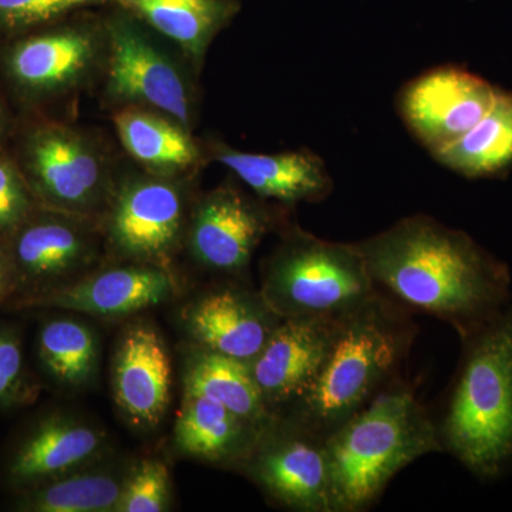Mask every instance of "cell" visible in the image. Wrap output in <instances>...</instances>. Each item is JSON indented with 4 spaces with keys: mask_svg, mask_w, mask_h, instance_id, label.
Returning a JSON list of instances; mask_svg holds the SVG:
<instances>
[{
    "mask_svg": "<svg viewBox=\"0 0 512 512\" xmlns=\"http://www.w3.org/2000/svg\"><path fill=\"white\" fill-rule=\"evenodd\" d=\"M13 37L2 53L3 73L30 103L76 92L106 67L104 22H56Z\"/></svg>",
    "mask_w": 512,
    "mask_h": 512,
    "instance_id": "cell-8",
    "label": "cell"
},
{
    "mask_svg": "<svg viewBox=\"0 0 512 512\" xmlns=\"http://www.w3.org/2000/svg\"><path fill=\"white\" fill-rule=\"evenodd\" d=\"M114 399L134 426L153 429L171 399V360L161 336L147 323L121 335L114 356Z\"/></svg>",
    "mask_w": 512,
    "mask_h": 512,
    "instance_id": "cell-18",
    "label": "cell"
},
{
    "mask_svg": "<svg viewBox=\"0 0 512 512\" xmlns=\"http://www.w3.org/2000/svg\"><path fill=\"white\" fill-rule=\"evenodd\" d=\"M37 355L52 379L79 387L96 375L99 343L93 330L79 320L57 318L43 323L37 336Z\"/></svg>",
    "mask_w": 512,
    "mask_h": 512,
    "instance_id": "cell-26",
    "label": "cell"
},
{
    "mask_svg": "<svg viewBox=\"0 0 512 512\" xmlns=\"http://www.w3.org/2000/svg\"><path fill=\"white\" fill-rule=\"evenodd\" d=\"M265 430L185 387L183 409L175 424V444L190 457L242 466Z\"/></svg>",
    "mask_w": 512,
    "mask_h": 512,
    "instance_id": "cell-21",
    "label": "cell"
},
{
    "mask_svg": "<svg viewBox=\"0 0 512 512\" xmlns=\"http://www.w3.org/2000/svg\"><path fill=\"white\" fill-rule=\"evenodd\" d=\"M242 468L276 503L302 512H335L326 439L278 417Z\"/></svg>",
    "mask_w": 512,
    "mask_h": 512,
    "instance_id": "cell-10",
    "label": "cell"
},
{
    "mask_svg": "<svg viewBox=\"0 0 512 512\" xmlns=\"http://www.w3.org/2000/svg\"><path fill=\"white\" fill-rule=\"evenodd\" d=\"M356 247L376 286L446 320L463 338L510 305L508 266L466 232L426 215L403 218Z\"/></svg>",
    "mask_w": 512,
    "mask_h": 512,
    "instance_id": "cell-1",
    "label": "cell"
},
{
    "mask_svg": "<svg viewBox=\"0 0 512 512\" xmlns=\"http://www.w3.org/2000/svg\"><path fill=\"white\" fill-rule=\"evenodd\" d=\"M141 22L183 50L200 72L215 37L241 9L239 0H123Z\"/></svg>",
    "mask_w": 512,
    "mask_h": 512,
    "instance_id": "cell-22",
    "label": "cell"
},
{
    "mask_svg": "<svg viewBox=\"0 0 512 512\" xmlns=\"http://www.w3.org/2000/svg\"><path fill=\"white\" fill-rule=\"evenodd\" d=\"M128 470L119 466L79 468L19 491L16 510L29 512L116 511Z\"/></svg>",
    "mask_w": 512,
    "mask_h": 512,
    "instance_id": "cell-24",
    "label": "cell"
},
{
    "mask_svg": "<svg viewBox=\"0 0 512 512\" xmlns=\"http://www.w3.org/2000/svg\"><path fill=\"white\" fill-rule=\"evenodd\" d=\"M412 338V323L377 292L338 319L315 382L279 417L326 439L376 396Z\"/></svg>",
    "mask_w": 512,
    "mask_h": 512,
    "instance_id": "cell-2",
    "label": "cell"
},
{
    "mask_svg": "<svg viewBox=\"0 0 512 512\" xmlns=\"http://www.w3.org/2000/svg\"><path fill=\"white\" fill-rule=\"evenodd\" d=\"M92 218L39 207L3 239L16 289L25 295L67 284L96 258Z\"/></svg>",
    "mask_w": 512,
    "mask_h": 512,
    "instance_id": "cell-11",
    "label": "cell"
},
{
    "mask_svg": "<svg viewBox=\"0 0 512 512\" xmlns=\"http://www.w3.org/2000/svg\"><path fill=\"white\" fill-rule=\"evenodd\" d=\"M261 293L225 286L205 293L185 312L198 348L251 363L281 322Z\"/></svg>",
    "mask_w": 512,
    "mask_h": 512,
    "instance_id": "cell-16",
    "label": "cell"
},
{
    "mask_svg": "<svg viewBox=\"0 0 512 512\" xmlns=\"http://www.w3.org/2000/svg\"><path fill=\"white\" fill-rule=\"evenodd\" d=\"M185 387L221 403L258 429H268L279 417L266 404L248 363L220 353L198 349L188 363Z\"/></svg>",
    "mask_w": 512,
    "mask_h": 512,
    "instance_id": "cell-25",
    "label": "cell"
},
{
    "mask_svg": "<svg viewBox=\"0 0 512 512\" xmlns=\"http://www.w3.org/2000/svg\"><path fill=\"white\" fill-rule=\"evenodd\" d=\"M12 291H16L15 272L5 245L0 244V302L5 301Z\"/></svg>",
    "mask_w": 512,
    "mask_h": 512,
    "instance_id": "cell-31",
    "label": "cell"
},
{
    "mask_svg": "<svg viewBox=\"0 0 512 512\" xmlns=\"http://www.w3.org/2000/svg\"><path fill=\"white\" fill-rule=\"evenodd\" d=\"M171 480L163 461L146 458L128 470L114 512H163L170 508Z\"/></svg>",
    "mask_w": 512,
    "mask_h": 512,
    "instance_id": "cell-28",
    "label": "cell"
},
{
    "mask_svg": "<svg viewBox=\"0 0 512 512\" xmlns=\"http://www.w3.org/2000/svg\"><path fill=\"white\" fill-rule=\"evenodd\" d=\"M103 431L74 417L50 414L37 421L13 448L6 477L18 491L35 487L96 463L103 453Z\"/></svg>",
    "mask_w": 512,
    "mask_h": 512,
    "instance_id": "cell-17",
    "label": "cell"
},
{
    "mask_svg": "<svg viewBox=\"0 0 512 512\" xmlns=\"http://www.w3.org/2000/svg\"><path fill=\"white\" fill-rule=\"evenodd\" d=\"M335 512L366 510L402 468L441 448L439 429L410 390L376 394L326 437Z\"/></svg>",
    "mask_w": 512,
    "mask_h": 512,
    "instance_id": "cell-4",
    "label": "cell"
},
{
    "mask_svg": "<svg viewBox=\"0 0 512 512\" xmlns=\"http://www.w3.org/2000/svg\"><path fill=\"white\" fill-rule=\"evenodd\" d=\"M175 282L161 266L131 262L101 269L47 291L16 299L18 308H55L99 318H123L170 299Z\"/></svg>",
    "mask_w": 512,
    "mask_h": 512,
    "instance_id": "cell-14",
    "label": "cell"
},
{
    "mask_svg": "<svg viewBox=\"0 0 512 512\" xmlns=\"http://www.w3.org/2000/svg\"><path fill=\"white\" fill-rule=\"evenodd\" d=\"M463 339L440 443L471 473L491 480L512 463L511 303Z\"/></svg>",
    "mask_w": 512,
    "mask_h": 512,
    "instance_id": "cell-3",
    "label": "cell"
},
{
    "mask_svg": "<svg viewBox=\"0 0 512 512\" xmlns=\"http://www.w3.org/2000/svg\"><path fill=\"white\" fill-rule=\"evenodd\" d=\"M274 218L258 202L231 184L205 194L188 220V247L205 268L238 275L248 268Z\"/></svg>",
    "mask_w": 512,
    "mask_h": 512,
    "instance_id": "cell-13",
    "label": "cell"
},
{
    "mask_svg": "<svg viewBox=\"0 0 512 512\" xmlns=\"http://www.w3.org/2000/svg\"><path fill=\"white\" fill-rule=\"evenodd\" d=\"M187 177L144 170L119 178L104 215L107 244L126 261L168 269L187 234Z\"/></svg>",
    "mask_w": 512,
    "mask_h": 512,
    "instance_id": "cell-9",
    "label": "cell"
},
{
    "mask_svg": "<svg viewBox=\"0 0 512 512\" xmlns=\"http://www.w3.org/2000/svg\"><path fill=\"white\" fill-rule=\"evenodd\" d=\"M28 394L25 356L18 332L0 326V407L12 406Z\"/></svg>",
    "mask_w": 512,
    "mask_h": 512,
    "instance_id": "cell-30",
    "label": "cell"
},
{
    "mask_svg": "<svg viewBox=\"0 0 512 512\" xmlns=\"http://www.w3.org/2000/svg\"><path fill=\"white\" fill-rule=\"evenodd\" d=\"M12 158L42 207L92 220L106 211L119 180L96 138L57 121L26 128Z\"/></svg>",
    "mask_w": 512,
    "mask_h": 512,
    "instance_id": "cell-7",
    "label": "cell"
},
{
    "mask_svg": "<svg viewBox=\"0 0 512 512\" xmlns=\"http://www.w3.org/2000/svg\"><path fill=\"white\" fill-rule=\"evenodd\" d=\"M498 87L456 66L420 74L404 87L399 109L427 150L446 146L483 119Z\"/></svg>",
    "mask_w": 512,
    "mask_h": 512,
    "instance_id": "cell-12",
    "label": "cell"
},
{
    "mask_svg": "<svg viewBox=\"0 0 512 512\" xmlns=\"http://www.w3.org/2000/svg\"><path fill=\"white\" fill-rule=\"evenodd\" d=\"M212 156L258 197L285 205L322 201L333 183L322 158L309 150L255 154L212 144Z\"/></svg>",
    "mask_w": 512,
    "mask_h": 512,
    "instance_id": "cell-19",
    "label": "cell"
},
{
    "mask_svg": "<svg viewBox=\"0 0 512 512\" xmlns=\"http://www.w3.org/2000/svg\"><path fill=\"white\" fill-rule=\"evenodd\" d=\"M377 293L356 244L291 228L269 256L261 295L282 319L336 320Z\"/></svg>",
    "mask_w": 512,
    "mask_h": 512,
    "instance_id": "cell-5",
    "label": "cell"
},
{
    "mask_svg": "<svg viewBox=\"0 0 512 512\" xmlns=\"http://www.w3.org/2000/svg\"><path fill=\"white\" fill-rule=\"evenodd\" d=\"M104 5L123 8V0H0V33L23 35L60 22L76 10Z\"/></svg>",
    "mask_w": 512,
    "mask_h": 512,
    "instance_id": "cell-27",
    "label": "cell"
},
{
    "mask_svg": "<svg viewBox=\"0 0 512 512\" xmlns=\"http://www.w3.org/2000/svg\"><path fill=\"white\" fill-rule=\"evenodd\" d=\"M336 322L338 319H282L249 363L266 404L276 416L315 382L328 355Z\"/></svg>",
    "mask_w": 512,
    "mask_h": 512,
    "instance_id": "cell-15",
    "label": "cell"
},
{
    "mask_svg": "<svg viewBox=\"0 0 512 512\" xmlns=\"http://www.w3.org/2000/svg\"><path fill=\"white\" fill-rule=\"evenodd\" d=\"M8 126V114H6L5 106H3L2 100H0V141L5 137Z\"/></svg>",
    "mask_w": 512,
    "mask_h": 512,
    "instance_id": "cell-32",
    "label": "cell"
},
{
    "mask_svg": "<svg viewBox=\"0 0 512 512\" xmlns=\"http://www.w3.org/2000/svg\"><path fill=\"white\" fill-rule=\"evenodd\" d=\"M15 160L0 156V239H6L39 207Z\"/></svg>",
    "mask_w": 512,
    "mask_h": 512,
    "instance_id": "cell-29",
    "label": "cell"
},
{
    "mask_svg": "<svg viewBox=\"0 0 512 512\" xmlns=\"http://www.w3.org/2000/svg\"><path fill=\"white\" fill-rule=\"evenodd\" d=\"M104 28L107 101L116 109L137 106L160 111L192 131L198 69L183 50L121 6H114Z\"/></svg>",
    "mask_w": 512,
    "mask_h": 512,
    "instance_id": "cell-6",
    "label": "cell"
},
{
    "mask_svg": "<svg viewBox=\"0 0 512 512\" xmlns=\"http://www.w3.org/2000/svg\"><path fill=\"white\" fill-rule=\"evenodd\" d=\"M431 154L444 167L467 178L507 173L512 167V93L497 89L493 106L476 126Z\"/></svg>",
    "mask_w": 512,
    "mask_h": 512,
    "instance_id": "cell-23",
    "label": "cell"
},
{
    "mask_svg": "<svg viewBox=\"0 0 512 512\" xmlns=\"http://www.w3.org/2000/svg\"><path fill=\"white\" fill-rule=\"evenodd\" d=\"M113 121L124 150L150 173L188 177L204 163V150L191 130L167 114L121 107L114 110Z\"/></svg>",
    "mask_w": 512,
    "mask_h": 512,
    "instance_id": "cell-20",
    "label": "cell"
}]
</instances>
